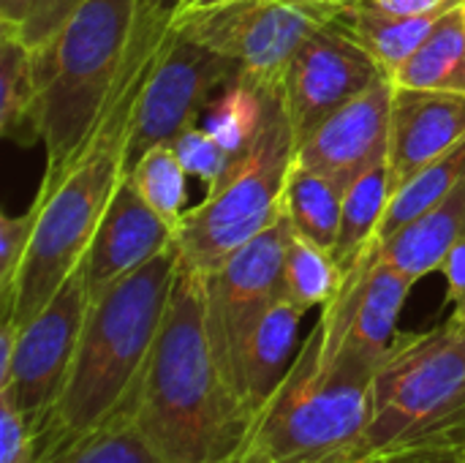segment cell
I'll use <instances>...</instances> for the list:
<instances>
[{
    "label": "cell",
    "instance_id": "6da1fadb",
    "mask_svg": "<svg viewBox=\"0 0 465 463\" xmlns=\"http://www.w3.org/2000/svg\"><path fill=\"white\" fill-rule=\"evenodd\" d=\"M128 415L166 463H234L251 434L253 420L210 344L204 278L183 257Z\"/></svg>",
    "mask_w": 465,
    "mask_h": 463
},
{
    "label": "cell",
    "instance_id": "7a4b0ae2",
    "mask_svg": "<svg viewBox=\"0 0 465 463\" xmlns=\"http://www.w3.org/2000/svg\"><path fill=\"white\" fill-rule=\"evenodd\" d=\"M172 35V22L166 11H147L142 33L136 38L128 71L106 106L93 139L84 145L79 158L65 172L63 183L41 202V216L22 262L14 295L11 319L22 327L38 311L49 306L57 289L82 265L87 246L120 186L128 158L131 123L142 87L158 63L166 41Z\"/></svg>",
    "mask_w": 465,
    "mask_h": 463
},
{
    "label": "cell",
    "instance_id": "3957f363",
    "mask_svg": "<svg viewBox=\"0 0 465 463\" xmlns=\"http://www.w3.org/2000/svg\"><path fill=\"white\" fill-rule=\"evenodd\" d=\"M177 270L180 251L172 246L90 303L63 398L35 437L38 461L128 415L161 333Z\"/></svg>",
    "mask_w": 465,
    "mask_h": 463
},
{
    "label": "cell",
    "instance_id": "277c9868",
    "mask_svg": "<svg viewBox=\"0 0 465 463\" xmlns=\"http://www.w3.org/2000/svg\"><path fill=\"white\" fill-rule=\"evenodd\" d=\"M354 458L465 463V327L401 333L368 388Z\"/></svg>",
    "mask_w": 465,
    "mask_h": 463
},
{
    "label": "cell",
    "instance_id": "5b68a950",
    "mask_svg": "<svg viewBox=\"0 0 465 463\" xmlns=\"http://www.w3.org/2000/svg\"><path fill=\"white\" fill-rule=\"evenodd\" d=\"M142 0H87L46 57L35 60L41 82V142L46 166L35 199H49L93 139L128 71L144 16Z\"/></svg>",
    "mask_w": 465,
    "mask_h": 463
},
{
    "label": "cell",
    "instance_id": "8992f818",
    "mask_svg": "<svg viewBox=\"0 0 465 463\" xmlns=\"http://www.w3.org/2000/svg\"><path fill=\"white\" fill-rule=\"evenodd\" d=\"M373 368L335 357L324 360L322 319L300 355L256 415L234 463H346L362 437Z\"/></svg>",
    "mask_w": 465,
    "mask_h": 463
},
{
    "label": "cell",
    "instance_id": "52a82bcc",
    "mask_svg": "<svg viewBox=\"0 0 465 463\" xmlns=\"http://www.w3.org/2000/svg\"><path fill=\"white\" fill-rule=\"evenodd\" d=\"M297 153L283 87H262V123L251 147L207 186L204 202L185 210L174 246L188 267L207 276L234 251L283 218V188Z\"/></svg>",
    "mask_w": 465,
    "mask_h": 463
},
{
    "label": "cell",
    "instance_id": "ba28073f",
    "mask_svg": "<svg viewBox=\"0 0 465 463\" xmlns=\"http://www.w3.org/2000/svg\"><path fill=\"white\" fill-rule=\"evenodd\" d=\"M335 8L294 0H237L215 11L172 19L185 38L218 52L256 87L283 85L294 52L324 25Z\"/></svg>",
    "mask_w": 465,
    "mask_h": 463
},
{
    "label": "cell",
    "instance_id": "9c48e42d",
    "mask_svg": "<svg viewBox=\"0 0 465 463\" xmlns=\"http://www.w3.org/2000/svg\"><path fill=\"white\" fill-rule=\"evenodd\" d=\"M294 229L286 218L234 251L204 278L207 333L215 360L240 393L242 352L272 303L283 295V259Z\"/></svg>",
    "mask_w": 465,
    "mask_h": 463
},
{
    "label": "cell",
    "instance_id": "30bf717a",
    "mask_svg": "<svg viewBox=\"0 0 465 463\" xmlns=\"http://www.w3.org/2000/svg\"><path fill=\"white\" fill-rule=\"evenodd\" d=\"M234 74L237 65L232 60L185 38L172 25V35L136 101L125 172L153 147L172 145L183 131L202 123L210 101Z\"/></svg>",
    "mask_w": 465,
    "mask_h": 463
},
{
    "label": "cell",
    "instance_id": "8fae6325",
    "mask_svg": "<svg viewBox=\"0 0 465 463\" xmlns=\"http://www.w3.org/2000/svg\"><path fill=\"white\" fill-rule=\"evenodd\" d=\"M87 308L90 297L79 265L49 300V306L19 327L11 379L0 390V398L27 420L35 437L44 431L63 398L84 330Z\"/></svg>",
    "mask_w": 465,
    "mask_h": 463
},
{
    "label": "cell",
    "instance_id": "7c38bea8",
    "mask_svg": "<svg viewBox=\"0 0 465 463\" xmlns=\"http://www.w3.org/2000/svg\"><path fill=\"white\" fill-rule=\"evenodd\" d=\"M411 281L379 257V243L360 254L343 278L338 297L322 308L324 360H357L379 368L401 338L398 319L411 292Z\"/></svg>",
    "mask_w": 465,
    "mask_h": 463
},
{
    "label": "cell",
    "instance_id": "4fadbf2b",
    "mask_svg": "<svg viewBox=\"0 0 465 463\" xmlns=\"http://www.w3.org/2000/svg\"><path fill=\"white\" fill-rule=\"evenodd\" d=\"M384 68L332 22L319 27L283 74V104L297 145L335 109L368 90Z\"/></svg>",
    "mask_w": 465,
    "mask_h": 463
},
{
    "label": "cell",
    "instance_id": "5bb4252c",
    "mask_svg": "<svg viewBox=\"0 0 465 463\" xmlns=\"http://www.w3.org/2000/svg\"><path fill=\"white\" fill-rule=\"evenodd\" d=\"M392 98L395 85L384 74L357 98L322 120L297 145L294 158L346 188L368 164L387 156Z\"/></svg>",
    "mask_w": 465,
    "mask_h": 463
},
{
    "label": "cell",
    "instance_id": "9a60e30c",
    "mask_svg": "<svg viewBox=\"0 0 465 463\" xmlns=\"http://www.w3.org/2000/svg\"><path fill=\"white\" fill-rule=\"evenodd\" d=\"M174 246V226L163 221L139 194L131 175H125L87 246L82 276L90 303L112 284L139 270L158 254Z\"/></svg>",
    "mask_w": 465,
    "mask_h": 463
},
{
    "label": "cell",
    "instance_id": "2e32d148",
    "mask_svg": "<svg viewBox=\"0 0 465 463\" xmlns=\"http://www.w3.org/2000/svg\"><path fill=\"white\" fill-rule=\"evenodd\" d=\"M465 142V96L395 87L390 120L392 188Z\"/></svg>",
    "mask_w": 465,
    "mask_h": 463
},
{
    "label": "cell",
    "instance_id": "e0dca14e",
    "mask_svg": "<svg viewBox=\"0 0 465 463\" xmlns=\"http://www.w3.org/2000/svg\"><path fill=\"white\" fill-rule=\"evenodd\" d=\"M302 317L305 314L281 295L251 333L240 366V398L251 420H256L262 407L292 371L300 355L297 336Z\"/></svg>",
    "mask_w": 465,
    "mask_h": 463
},
{
    "label": "cell",
    "instance_id": "ac0fdd59",
    "mask_svg": "<svg viewBox=\"0 0 465 463\" xmlns=\"http://www.w3.org/2000/svg\"><path fill=\"white\" fill-rule=\"evenodd\" d=\"M465 235V180L439 205L401 226L384 243L379 257L401 270L411 284L444 267L452 248Z\"/></svg>",
    "mask_w": 465,
    "mask_h": 463
},
{
    "label": "cell",
    "instance_id": "d6986e66",
    "mask_svg": "<svg viewBox=\"0 0 465 463\" xmlns=\"http://www.w3.org/2000/svg\"><path fill=\"white\" fill-rule=\"evenodd\" d=\"M450 11V8H444ZM444 11L430 14H392L362 3H343L335 8L332 25L354 38L381 68L392 76L430 35Z\"/></svg>",
    "mask_w": 465,
    "mask_h": 463
},
{
    "label": "cell",
    "instance_id": "ffe728a7",
    "mask_svg": "<svg viewBox=\"0 0 465 463\" xmlns=\"http://www.w3.org/2000/svg\"><path fill=\"white\" fill-rule=\"evenodd\" d=\"M401 90H441L465 96V5L458 0L436 22L425 44L390 76Z\"/></svg>",
    "mask_w": 465,
    "mask_h": 463
},
{
    "label": "cell",
    "instance_id": "44dd1931",
    "mask_svg": "<svg viewBox=\"0 0 465 463\" xmlns=\"http://www.w3.org/2000/svg\"><path fill=\"white\" fill-rule=\"evenodd\" d=\"M392 196V172L390 158L381 156L368 164L343 191L341 229L332 246V257L346 270L360 254H365L379 235L381 218Z\"/></svg>",
    "mask_w": 465,
    "mask_h": 463
},
{
    "label": "cell",
    "instance_id": "7402d4cb",
    "mask_svg": "<svg viewBox=\"0 0 465 463\" xmlns=\"http://www.w3.org/2000/svg\"><path fill=\"white\" fill-rule=\"evenodd\" d=\"M41 82L30 46L8 30H0V131L3 136L33 145L41 139Z\"/></svg>",
    "mask_w": 465,
    "mask_h": 463
},
{
    "label": "cell",
    "instance_id": "603a6c76",
    "mask_svg": "<svg viewBox=\"0 0 465 463\" xmlns=\"http://www.w3.org/2000/svg\"><path fill=\"white\" fill-rule=\"evenodd\" d=\"M343 186L294 158L283 188V218L294 235L332 251L341 229Z\"/></svg>",
    "mask_w": 465,
    "mask_h": 463
},
{
    "label": "cell",
    "instance_id": "cb8c5ba5",
    "mask_svg": "<svg viewBox=\"0 0 465 463\" xmlns=\"http://www.w3.org/2000/svg\"><path fill=\"white\" fill-rule=\"evenodd\" d=\"M463 180L465 142H460L455 150H450L447 156L425 164L422 169H417L411 177H406L403 183H398L392 188V196H390L387 213L381 218L376 243H384L401 226H406L409 221H414L417 216H422L425 210H430L433 205L447 199Z\"/></svg>",
    "mask_w": 465,
    "mask_h": 463
},
{
    "label": "cell",
    "instance_id": "d4e9b609",
    "mask_svg": "<svg viewBox=\"0 0 465 463\" xmlns=\"http://www.w3.org/2000/svg\"><path fill=\"white\" fill-rule=\"evenodd\" d=\"M346 270L330 248L292 235L283 259V297L302 314L330 306L343 289Z\"/></svg>",
    "mask_w": 465,
    "mask_h": 463
},
{
    "label": "cell",
    "instance_id": "484cf974",
    "mask_svg": "<svg viewBox=\"0 0 465 463\" xmlns=\"http://www.w3.org/2000/svg\"><path fill=\"white\" fill-rule=\"evenodd\" d=\"M262 123V87L234 74L232 82L210 101L202 126L237 158L242 156Z\"/></svg>",
    "mask_w": 465,
    "mask_h": 463
},
{
    "label": "cell",
    "instance_id": "4316f807",
    "mask_svg": "<svg viewBox=\"0 0 465 463\" xmlns=\"http://www.w3.org/2000/svg\"><path fill=\"white\" fill-rule=\"evenodd\" d=\"M38 463H166L136 431L131 415H120L98 431L65 445Z\"/></svg>",
    "mask_w": 465,
    "mask_h": 463
},
{
    "label": "cell",
    "instance_id": "83f0119b",
    "mask_svg": "<svg viewBox=\"0 0 465 463\" xmlns=\"http://www.w3.org/2000/svg\"><path fill=\"white\" fill-rule=\"evenodd\" d=\"M131 180L136 183L142 199L172 226L185 213V180L188 172L183 169L177 153L172 145H158L150 153H144L134 169L128 172Z\"/></svg>",
    "mask_w": 465,
    "mask_h": 463
},
{
    "label": "cell",
    "instance_id": "f1b7e54d",
    "mask_svg": "<svg viewBox=\"0 0 465 463\" xmlns=\"http://www.w3.org/2000/svg\"><path fill=\"white\" fill-rule=\"evenodd\" d=\"M41 216V202H30V207L19 216H0V319H11L14 295L22 262L27 257L35 224Z\"/></svg>",
    "mask_w": 465,
    "mask_h": 463
},
{
    "label": "cell",
    "instance_id": "f546056e",
    "mask_svg": "<svg viewBox=\"0 0 465 463\" xmlns=\"http://www.w3.org/2000/svg\"><path fill=\"white\" fill-rule=\"evenodd\" d=\"M172 147H174L183 169L188 172V177H199L207 186L221 180L226 175V169L232 166V161H234V156L202 123L183 131L172 142Z\"/></svg>",
    "mask_w": 465,
    "mask_h": 463
},
{
    "label": "cell",
    "instance_id": "4dcf8cb0",
    "mask_svg": "<svg viewBox=\"0 0 465 463\" xmlns=\"http://www.w3.org/2000/svg\"><path fill=\"white\" fill-rule=\"evenodd\" d=\"M87 0H33L27 19L19 27V38L30 46L33 57L41 60L49 55L71 16L84 5Z\"/></svg>",
    "mask_w": 465,
    "mask_h": 463
},
{
    "label": "cell",
    "instance_id": "1f68e13d",
    "mask_svg": "<svg viewBox=\"0 0 465 463\" xmlns=\"http://www.w3.org/2000/svg\"><path fill=\"white\" fill-rule=\"evenodd\" d=\"M0 463H38L35 434L27 420L0 398Z\"/></svg>",
    "mask_w": 465,
    "mask_h": 463
},
{
    "label": "cell",
    "instance_id": "d6a6232c",
    "mask_svg": "<svg viewBox=\"0 0 465 463\" xmlns=\"http://www.w3.org/2000/svg\"><path fill=\"white\" fill-rule=\"evenodd\" d=\"M441 273L447 278V306L452 308L450 319L465 327V235L447 257Z\"/></svg>",
    "mask_w": 465,
    "mask_h": 463
},
{
    "label": "cell",
    "instance_id": "836d02e7",
    "mask_svg": "<svg viewBox=\"0 0 465 463\" xmlns=\"http://www.w3.org/2000/svg\"><path fill=\"white\" fill-rule=\"evenodd\" d=\"M351 3L373 5L381 11H392V14H430V11L452 8L458 0H351Z\"/></svg>",
    "mask_w": 465,
    "mask_h": 463
},
{
    "label": "cell",
    "instance_id": "e575fe53",
    "mask_svg": "<svg viewBox=\"0 0 465 463\" xmlns=\"http://www.w3.org/2000/svg\"><path fill=\"white\" fill-rule=\"evenodd\" d=\"M30 5H33V0H0V30L19 35V27L27 19Z\"/></svg>",
    "mask_w": 465,
    "mask_h": 463
},
{
    "label": "cell",
    "instance_id": "d590c367",
    "mask_svg": "<svg viewBox=\"0 0 465 463\" xmlns=\"http://www.w3.org/2000/svg\"><path fill=\"white\" fill-rule=\"evenodd\" d=\"M237 0H177L169 11V19H183V16H193V14H204V11H215L221 5H229Z\"/></svg>",
    "mask_w": 465,
    "mask_h": 463
},
{
    "label": "cell",
    "instance_id": "8d00e7d4",
    "mask_svg": "<svg viewBox=\"0 0 465 463\" xmlns=\"http://www.w3.org/2000/svg\"><path fill=\"white\" fill-rule=\"evenodd\" d=\"M177 0H142V8H150V11H172V5H174Z\"/></svg>",
    "mask_w": 465,
    "mask_h": 463
},
{
    "label": "cell",
    "instance_id": "74e56055",
    "mask_svg": "<svg viewBox=\"0 0 465 463\" xmlns=\"http://www.w3.org/2000/svg\"><path fill=\"white\" fill-rule=\"evenodd\" d=\"M294 3L316 5V8H338V5H343V3H351V0H294Z\"/></svg>",
    "mask_w": 465,
    "mask_h": 463
},
{
    "label": "cell",
    "instance_id": "f35d334b",
    "mask_svg": "<svg viewBox=\"0 0 465 463\" xmlns=\"http://www.w3.org/2000/svg\"><path fill=\"white\" fill-rule=\"evenodd\" d=\"M346 463H401V461H390V458H354V461Z\"/></svg>",
    "mask_w": 465,
    "mask_h": 463
},
{
    "label": "cell",
    "instance_id": "ab89813d",
    "mask_svg": "<svg viewBox=\"0 0 465 463\" xmlns=\"http://www.w3.org/2000/svg\"><path fill=\"white\" fill-rule=\"evenodd\" d=\"M460 3H463V5H465V0H460Z\"/></svg>",
    "mask_w": 465,
    "mask_h": 463
}]
</instances>
